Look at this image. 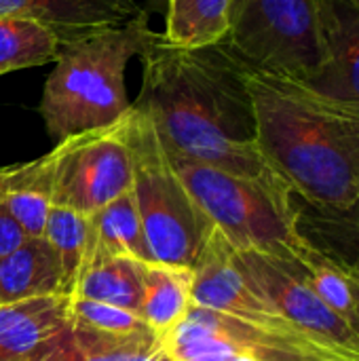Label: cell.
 Wrapping results in <instances>:
<instances>
[{
	"instance_id": "cell-1",
	"label": "cell",
	"mask_w": 359,
	"mask_h": 361,
	"mask_svg": "<svg viewBox=\"0 0 359 361\" xmlns=\"http://www.w3.org/2000/svg\"><path fill=\"white\" fill-rule=\"evenodd\" d=\"M140 59L133 106L152 121L167 152L243 178L281 180L256 142L248 66L226 42L176 47L159 34Z\"/></svg>"
},
{
	"instance_id": "cell-2",
	"label": "cell",
	"mask_w": 359,
	"mask_h": 361,
	"mask_svg": "<svg viewBox=\"0 0 359 361\" xmlns=\"http://www.w3.org/2000/svg\"><path fill=\"white\" fill-rule=\"evenodd\" d=\"M256 142L269 167L313 207H359V106L248 66Z\"/></svg>"
},
{
	"instance_id": "cell-3",
	"label": "cell",
	"mask_w": 359,
	"mask_h": 361,
	"mask_svg": "<svg viewBox=\"0 0 359 361\" xmlns=\"http://www.w3.org/2000/svg\"><path fill=\"white\" fill-rule=\"evenodd\" d=\"M157 36L144 11L121 27L61 47L38 106L55 144L114 125L131 110L125 87L127 63Z\"/></svg>"
},
{
	"instance_id": "cell-4",
	"label": "cell",
	"mask_w": 359,
	"mask_h": 361,
	"mask_svg": "<svg viewBox=\"0 0 359 361\" xmlns=\"http://www.w3.org/2000/svg\"><path fill=\"white\" fill-rule=\"evenodd\" d=\"M167 154L212 226L237 252H260L298 262L311 247V241L300 231L294 195L281 180L243 178Z\"/></svg>"
},
{
	"instance_id": "cell-5",
	"label": "cell",
	"mask_w": 359,
	"mask_h": 361,
	"mask_svg": "<svg viewBox=\"0 0 359 361\" xmlns=\"http://www.w3.org/2000/svg\"><path fill=\"white\" fill-rule=\"evenodd\" d=\"M127 129L133 159L131 192L150 258L195 267L214 226L174 169L152 121L133 102Z\"/></svg>"
},
{
	"instance_id": "cell-6",
	"label": "cell",
	"mask_w": 359,
	"mask_h": 361,
	"mask_svg": "<svg viewBox=\"0 0 359 361\" xmlns=\"http://www.w3.org/2000/svg\"><path fill=\"white\" fill-rule=\"evenodd\" d=\"M224 42L252 70L309 82L324 61L320 0H235Z\"/></svg>"
},
{
	"instance_id": "cell-7",
	"label": "cell",
	"mask_w": 359,
	"mask_h": 361,
	"mask_svg": "<svg viewBox=\"0 0 359 361\" xmlns=\"http://www.w3.org/2000/svg\"><path fill=\"white\" fill-rule=\"evenodd\" d=\"M129 112L114 125L66 137L51 150L53 205L89 216L133 184V159L127 129Z\"/></svg>"
},
{
	"instance_id": "cell-8",
	"label": "cell",
	"mask_w": 359,
	"mask_h": 361,
	"mask_svg": "<svg viewBox=\"0 0 359 361\" xmlns=\"http://www.w3.org/2000/svg\"><path fill=\"white\" fill-rule=\"evenodd\" d=\"M165 347L174 361H351L311 338L271 332L197 305Z\"/></svg>"
},
{
	"instance_id": "cell-9",
	"label": "cell",
	"mask_w": 359,
	"mask_h": 361,
	"mask_svg": "<svg viewBox=\"0 0 359 361\" xmlns=\"http://www.w3.org/2000/svg\"><path fill=\"white\" fill-rule=\"evenodd\" d=\"M237 264L256 290L303 334L359 361V336L307 283L300 267L260 252H237Z\"/></svg>"
},
{
	"instance_id": "cell-10",
	"label": "cell",
	"mask_w": 359,
	"mask_h": 361,
	"mask_svg": "<svg viewBox=\"0 0 359 361\" xmlns=\"http://www.w3.org/2000/svg\"><path fill=\"white\" fill-rule=\"evenodd\" d=\"M193 269V305L224 313L229 317L271 332L309 338L307 334L296 330L245 277V273L237 264L235 247L224 239L220 231H212Z\"/></svg>"
},
{
	"instance_id": "cell-11",
	"label": "cell",
	"mask_w": 359,
	"mask_h": 361,
	"mask_svg": "<svg viewBox=\"0 0 359 361\" xmlns=\"http://www.w3.org/2000/svg\"><path fill=\"white\" fill-rule=\"evenodd\" d=\"M320 30L324 61L313 80V91L359 106V2L320 0Z\"/></svg>"
},
{
	"instance_id": "cell-12",
	"label": "cell",
	"mask_w": 359,
	"mask_h": 361,
	"mask_svg": "<svg viewBox=\"0 0 359 361\" xmlns=\"http://www.w3.org/2000/svg\"><path fill=\"white\" fill-rule=\"evenodd\" d=\"M144 8L135 0H0V15L28 17L49 27L63 44L121 27Z\"/></svg>"
},
{
	"instance_id": "cell-13",
	"label": "cell",
	"mask_w": 359,
	"mask_h": 361,
	"mask_svg": "<svg viewBox=\"0 0 359 361\" xmlns=\"http://www.w3.org/2000/svg\"><path fill=\"white\" fill-rule=\"evenodd\" d=\"M72 296L49 294L0 305V361H34L70 324Z\"/></svg>"
},
{
	"instance_id": "cell-14",
	"label": "cell",
	"mask_w": 359,
	"mask_h": 361,
	"mask_svg": "<svg viewBox=\"0 0 359 361\" xmlns=\"http://www.w3.org/2000/svg\"><path fill=\"white\" fill-rule=\"evenodd\" d=\"M34 361H174V357L150 330L114 336L70 317L68 328Z\"/></svg>"
},
{
	"instance_id": "cell-15",
	"label": "cell",
	"mask_w": 359,
	"mask_h": 361,
	"mask_svg": "<svg viewBox=\"0 0 359 361\" xmlns=\"http://www.w3.org/2000/svg\"><path fill=\"white\" fill-rule=\"evenodd\" d=\"M142 317L150 332L159 341L167 343V338L188 317V311L193 307L195 269L148 260L142 262Z\"/></svg>"
},
{
	"instance_id": "cell-16",
	"label": "cell",
	"mask_w": 359,
	"mask_h": 361,
	"mask_svg": "<svg viewBox=\"0 0 359 361\" xmlns=\"http://www.w3.org/2000/svg\"><path fill=\"white\" fill-rule=\"evenodd\" d=\"M93 258L152 260L131 190L87 216V247L83 264Z\"/></svg>"
},
{
	"instance_id": "cell-17",
	"label": "cell",
	"mask_w": 359,
	"mask_h": 361,
	"mask_svg": "<svg viewBox=\"0 0 359 361\" xmlns=\"http://www.w3.org/2000/svg\"><path fill=\"white\" fill-rule=\"evenodd\" d=\"M63 294L61 267L44 237H28L21 247L0 260V302Z\"/></svg>"
},
{
	"instance_id": "cell-18",
	"label": "cell",
	"mask_w": 359,
	"mask_h": 361,
	"mask_svg": "<svg viewBox=\"0 0 359 361\" xmlns=\"http://www.w3.org/2000/svg\"><path fill=\"white\" fill-rule=\"evenodd\" d=\"M2 201L28 237H42L53 207V159L51 152L30 163L8 165Z\"/></svg>"
},
{
	"instance_id": "cell-19",
	"label": "cell",
	"mask_w": 359,
	"mask_h": 361,
	"mask_svg": "<svg viewBox=\"0 0 359 361\" xmlns=\"http://www.w3.org/2000/svg\"><path fill=\"white\" fill-rule=\"evenodd\" d=\"M72 296L114 305L142 315V300H144L142 260H131V258L87 260L78 273Z\"/></svg>"
},
{
	"instance_id": "cell-20",
	"label": "cell",
	"mask_w": 359,
	"mask_h": 361,
	"mask_svg": "<svg viewBox=\"0 0 359 361\" xmlns=\"http://www.w3.org/2000/svg\"><path fill=\"white\" fill-rule=\"evenodd\" d=\"M235 0H167L165 42L176 47H207L224 42L231 30Z\"/></svg>"
},
{
	"instance_id": "cell-21",
	"label": "cell",
	"mask_w": 359,
	"mask_h": 361,
	"mask_svg": "<svg viewBox=\"0 0 359 361\" xmlns=\"http://www.w3.org/2000/svg\"><path fill=\"white\" fill-rule=\"evenodd\" d=\"M296 264L315 294L359 336V283L351 264L334 260L313 243Z\"/></svg>"
},
{
	"instance_id": "cell-22",
	"label": "cell",
	"mask_w": 359,
	"mask_h": 361,
	"mask_svg": "<svg viewBox=\"0 0 359 361\" xmlns=\"http://www.w3.org/2000/svg\"><path fill=\"white\" fill-rule=\"evenodd\" d=\"M59 51V38L42 23L28 17L0 15V76L55 63Z\"/></svg>"
},
{
	"instance_id": "cell-23",
	"label": "cell",
	"mask_w": 359,
	"mask_h": 361,
	"mask_svg": "<svg viewBox=\"0 0 359 361\" xmlns=\"http://www.w3.org/2000/svg\"><path fill=\"white\" fill-rule=\"evenodd\" d=\"M42 237L57 254V260L61 267L63 294L72 296V290L76 286V279L85 260L87 216L63 205H53L49 212Z\"/></svg>"
},
{
	"instance_id": "cell-24",
	"label": "cell",
	"mask_w": 359,
	"mask_h": 361,
	"mask_svg": "<svg viewBox=\"0 0 359 361\" xmlns=\"http://www.w3.org/2000/svg\"><path fill=\"white\" fill-rule=\"evenodd\" d=\"M70 317L87 328L114 334V336H131L150 330L144 322V317L135 311L121 309L114 305L87 300V298H74L70 307Z\"/></svg>"
},
{
	"instance_id": "cell-25",
	"label": "cell",
	"mask_w": 359,
	"mask_h": 361,
	"mask_svg": "<svg viewBox=\"0 0 359 361\" xmlns=\"http://www.w3.org/2000/svg\"><path fill=\"white\" fill-rule=\"evenodd\" d=\"M2 195H0V260L6 258L8 254H13L17 247H21L25 243V239H28L21 224L6 209V205L2 201Z\"/></svg>"
},
{
	"instance_id": "cell-26",
	"label": "cell",
	"mask_w": 359,
	"mask_h": 361,
	"mask_svg": "<svg viewBox=\"0 0 359 361\" xmlns=\"http://www.w3.org/2000/svg\"><path fill=\"white\" fill-rule=\"evenodd\" d=\"M6 178H8V167H0V195L4 192V186H6Z\"/></svg>"
},
{
	"instance_id": "cell-27",
	"label": "cell",
	"mask_w": 359,
	"mask_h": 361,
	"mask_svg": "<svg viewBox=\"0 0 359 361\" xmlns=\"http://www.w3.org/2000/svg\"><path fill=\"white\" fill-rule=\"evenodd\" d=\"M351 271H353V275H355V279H358V283H359V252H358V258H355V262L351 264Z\"/></svg>"
},
{
	"instance_id": "cell-28",
	"label": "cell",
	"mask_w": 359,
	"mask_h": 361,
	"mask_svg": "<svg viewBox=\"0 0 359 361\" xmlns=\"http://www.w3.org/2000/svg\"><path fill=\"white\" fill-rule=\"evenodd\" d=\"M0 305H2V302H0Z\"/></svg>"
},
{
	"instance_id": "cell-29",
	"label": "cell",
	"mask_w": 359,
	"mask_h": 361,
	"mask_svg": "<svg viewBox=\"0 0 359 361\" xmlns=\"http://www.w3.org/2000/svg\"><path fill=\"white\" fill-rule=\"evenodd\" d=\"M358 2H359V0H358Z\"/></svg>"
}]
</instances>
